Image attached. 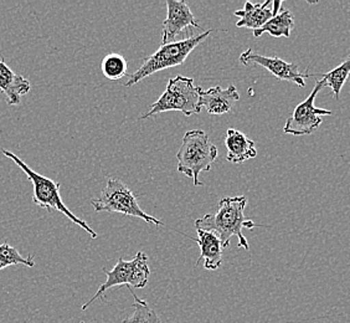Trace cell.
Segmentation results:
<instances>
[{
	"label": "cell",
	"instance_id": "4",
	"mask_svg": "<svg viewBox=\"0 0 350 323\" xmlns=\"http://www.w3.org/2000/svg\"><path fill=\"white\" fill-rule=\"evenodd\" d=\"M211 33L213 30L209 29L196 36L162 45L154 54L150 55L144 60L141 68H138L135 74L129 76V80L124 83V86L131 88L150 75L182 65L183 62L188 59L189 55L191 54V51L196 50L202 41L206 40Z\"/></svg>",
	"mask_w": 350,
	"mask_h": 323
},
{
	"label": "cell",
	"instance_id": "10",
	"mask_svg": "<svg viewBox=\"0 0 350 323\" xmlns=\"http://www.w3.org/2000/svg\"><path fill=\"white\" fill-rule=\"evenodd\" d=\"M167 19L163 23L162 45L175 42V38L188 29H200L185 1L167 0Z\"/></svg>",
	"mask_w": 350,
	"mask_h": 323
},
{
	"label": "cell",
	"instance_id": "12",
	"mask_svg": "<svg viewBox=\"0 0 350 323\" xmlns=\"http://www.w3.org/2000/svg\"><path fill=\"white\" fill-rule=\"evenodd\" d=\"M200 96V107L205 108L210 115H225L232 111L235 102L240 100L235 85H229L228 88L221 86L210 88L199 91Z\"/></svg>",
	"mask_w": 350,
	"mask_h": 323
},
{
	"label": "cell",
	"instance_id": "13",
	"mask_svg": "<svg viewBox=\"0 0 350 323\" xmlns=\"http://www.w3.org/2000/svg\"><path fill=\"white\" fill-rule=\"evenodd\" d=\"M30 90V81L21 75L15 74L4 59H0V92L5 96L8 105H21L23 96L29 94Z\"/></svg>",
	"mask_w": 350,
	"mask_h": 323
},
{
	"label": "cell",
	"instance_id": "18",
	"mask_svg": "<svg viewBox=\"0 0 350 323\" xmlns=\"http://www.w3.org/2000/svg\"><path fill=\"white\" fill-rule=\"evenodd\" d=\"M102 74L109 81H118L127 75V60L121 54H108L101 64Z\"/></svg>",
	"mask_w": 350,
	"mask_h": 323
},
{
	"label": "cell",
	"instance_id": "5",
	"mask_svg": "<svg viewBox=\"0 0 350 323\" xmlns=\"http://www.w3.org/2000/svg\"><path fill=\"white\" fill-rule=\"evenodd\" d=\"M200 88H196L194 80L178 75L168 81V85L162 96L150 106L146 115L141 116L139 120H148L158 114L179 111L188 117L200 114Z\"/></svg>",
	"mask_w": 350,
	"mask_h": 323
},
{
	"label": "cell",
	"instance_id": "9",
	"mask_svg": "<svg viewBox=\"0 0 350 323\" xmlns=\"http://www.w3.org/2000/svg\"><path fill=\"white\" fill-rule=\"evenodd\" d=\"M240 62L249 66L251 64L258 65L262 68L269 70L271 74L281 81H291L296 83L299 88L306 86V79L312 77V75L302 74L298 70V65L291 64L287 61L282 60L280 57H269V56H262V55L255 54L252 49H247L240 55Z\"/></svg>",
	"mask_w": 350,
	"mask_h": 323
},
{
	"label": "cell",
	"instance_id": "19",
	"mask_svg": "<svg viewBox=\"0 0 350 323\" xmlns=\"http://www.w3.org/2000/svg\"><path fill=\"white\" fill-rule=\"evenodd\" d=\"M129 291L135 298L133 312L129 318L124 320L123 323H162L158 313L149 306L147 301L135 296L133 289H129Z\"/></svg>",
	"mask_w": 350,
	"mask_h": 323
},
{
	"label": "cell",
	"instance_id": "11",
	"mask_svg": "<svg viewBox=\"0 0 350 323\" xmlns=\"http://www.w3.org/2000/svg\"><path fill=\"white\" fill-rule=\"evenodd\" d=\"M281 5H282V1H278V0L277 1L267 0L261 4H254L251 1H246L243 9L234 13L235 16L240 18V21L236 23V27H246L256 31L278 14Z\"/></svg>",
	"mask_w": 350,
	"mask_h": 323
},
{
	"label": "cell",
	"instance_id": "2",
	"mask_svg": "<svg viewBox=\"0 0 350 323\" xmlns=\"http://www.w3.org/2000/svg\"><path fill=\"white\" fill-rule=\"evenodd\" d=\"M0 152L9 159H12L27 175V179L33 183V187H34L33 202L35 205L46 209L49 211H53V210L60 211L71 222L88 233L92 239H97L98 234L94 229H91L88 222L80 219L79 216H75L74 213L65 205V203L62 202V198L60 196V183L55 182L51 178H47L45 175H39L38 172H35L34 169L30 168L21 157L14 155L13 152H9L7 149H0Z\"/></svg>",
	"mask_w": 350,
	"mask_h": 323
},
{
	"label": "cell",
	"instance_id": "17",
	"mask_svg": "<svg viewBox=\"0 0 350 323\" xmlns=\"http://www.w3.org/2000/svg\"><path fill=\"white\" fill-rule=\"evenodd\" d=\"M350 75V56L344 61L343 64H340L339 66H337L333 70H330L329 73L327 74L319 75L323 81L324 86H328L332 88L333 94H334V99H339V94L340 91L343 88L344 83L348 80Z\"/></svg>",
	"mask_w": 350,
	"mask_h": 323
},
{
	"label": "cell",
	"instance_id": "16",
	"mask_svg": "<svg viewBox=\"0 0 350 323\" xmlns=\"http://www.w3.org/2000/svg\"><path fill=\"white\" fill-rule=\"evenodd\" d=\"M295 29V18L288 9H284L281 13L275 15L271 21H267L262 27L254 31L255 38H260L261 35L267 34L273 38H290L291 31Z\"/></svg>",
	"mask_w": 350,
	"mask_h": 323
},
{
	"label": "cell",
	"instance_id": "14",
	"mask_svg": "<svg viewBox=\"0 0 350 323\" xmlns=\"http://www.w3.org/2000/svg\"><path fill=\"white\" fill-rule=\"evenodd\" d=\"M196 233L198 237L193 240H196L200 248V256L196 263V268L204 261V269L215 271L222 263V251L225 248L222 246L221 240L219 239V236L209 231L196 229Z\"/></svg>",
	"mask_w": 350,
	"mask_h": 323
},
{
	"label": "cell",
	"instance_id": "6",
	"mask_svg": "<svg viewBox=\"0 0 350 323\" xmlns=\"http://www.w3.org/2000/svg\"><path fill=\"white\" fill-rule=\"evenodd\" d=\"M91 205L97 213H118L123 216L142 219L148 224H153L155 227L163 225L162 220L149 216L139 207L133 192L118 178H109L101 194L91 201Z\"/></svg>",
	"mask_w": 350,
	"mask_h": 323
},
{
	"label": "cell",
	"instance_id": "20",
	"mask_svg": "<svg viewBox=\"0 0 350 323\" xmlns=\"http://www.w3.org/2000/svg\"><path fill=\"white\" fill-rule=\"evenodd\" d=\"M13 265H24L27 268H34V256L27 255V257H24L18 249L9 245L8 242L0 244V271Z\"/></svg>",
	"mask_w": 350,
	"mask_h": 323
},
{
	"label": "cell",
	"instance_id": "15",
	"mask_svg": "<svg viewBox=\"0 0 350 323\" xmlns=\"http://www.w3.org/2000/svg\"><path fill=\"white\" fill-rule=\"evenodd\" d=\"M225 146L228 148L226 159L230 163H243V162L254 159L257 157V149L255 142L250 140L247 135L237 131L235 128H229L226 132Z\"/></svg>",
	"mask_w": 350,
	"mask_h": 323
},
{
	"label": "cell",
	"instance_id": "1",
	"mask_svg": "<svg viewBox=\"0 0 350 323\" xmlns=\"http://www.w3.org/2000/svg\"><path fill=\"white\" fill-rule=\"evenodd\" d=\"M246 205L247 198L245 196L224 198L219 202L216 213L196 219V228L219 236L224 248H228L231 237L236 236L239 246L249 251V242L243 236V230H252L256 224L245 216Z\"/></svg>",
	"mask_w": 350,
	"mask_h": 323
},
{
	"label": "cell",
	"instance_id": "7",
	"mask_svg": "<svg viewBox=\"0 0 350 323\" xmlns=\"http://www.w3.org/2000/svg\"><path fill=\"white\" fill-rule=\"evenodd\" d=\"M103 272L107 276L106 283H102L92 298L82 306V310H88V307L96 300H98L107 289H112L115 286L126 285L129 289H144L148 285L149 275H150L148 256L146 255L143 251H139L131 261H124L122 257H120L113 270L107 271L103 269Z\"/></svg>",
	"mask_w": 350,
	"mask_h": 323
},
{
	"label": "cell",
	"instance_id": "3",
	"mask_svg": "<svg viewBox=\"0 0 350 323\" xmlns=\"http://www.w3.org/2000/svg\"><path fill=\"white\" fill-rule=\"evenodd\" d=\"M219 151L202 129H191L183 137L182 146L176 152L178 172L193 179L194 187H202V172H209Z\"/></svg>",
	"mask_w": 350,
	"mask_h": 323
},
{
	"label": "cell",
	"instance_id": "8",
	"mask_svg": "<svg viewBox=\"0 0 350 323\" xmlns=\"http://www.w3.org/2000/svg\"><path fill=\"white\" fill-rule=\"evenodd\" d=\"M323 88V81H317L310 96L295 108L293 114L286 121V125L283 127V132L286 135H297V137L312 135L322 125L323 116L333 115L328 109L314 106L317 94H319V91Z\"/></svg>",
	"mask_w": 350,
	"mask_h": 323
}]
</instances>
